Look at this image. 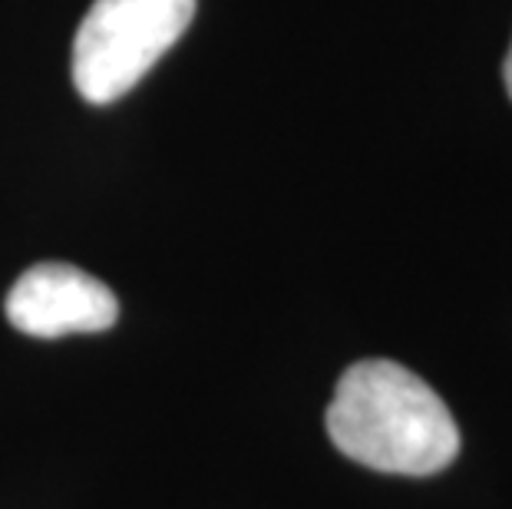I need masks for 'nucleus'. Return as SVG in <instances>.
<instances>
[{
    "instance_id": "1",
    "label": "nucleus",
    "mask_w": 512,
    "mask_h": 509,
    "mask_svg": "<svg viewBox=\"0 0 512 509\" xmlns=\"http://www.w3.org/2000/svg\"><path fill=\"white\" fill-rule=\"evenodd\" d=\"M331 443L380 473L433 476L460 453V430L433 387L397 361H357L328 407Z\"/></svg>"
},
{
    "instance_id": "2",
    "label": "nucleus",
    "mask_w": 512,
    "mask_h": 509,
    "mask_svg": "<svg viewBox=\"0 0 512 509\" xmlns=\"http://www.w3.org/2000/svg\"><path fill=\"white\" fill-rule=\"evenodd\" d=\"M195 17V0H93L73 37V86L113 103L166 57Z\"/></svg>"
},
{
    "instance_id": "3",
    "label": "nucleus",
    "mask_w": 512,
    "mask_h": 509,
    "mask_svg": "<svg viewBox=\"0 0 512 509\" xmlns=\"http://www.w3.org/2000/svg\"><path fill=\"white\" fill-rule=\"evenodd\" d=\"M7 321L30 338H67L113 328L119 301L100 278L63 262H40L14 281L4 301Z\"/></svg>"
},
{
    "instance_id": "4",
    "label": "nucleus",
    "mask_w": 512,
    "mask_h": 509,
    "mask_svg": "<svg viewBox=\"0 0 512 509\" xmlns=\"http://www.w3.org/2000/svg\"><path fill=\"white\" fill-rule=\"evenodd\" d=\"M503 80H506V90H509V96H512V47H509L506 63H503Z\"/></svg>"
}]
</instances>
